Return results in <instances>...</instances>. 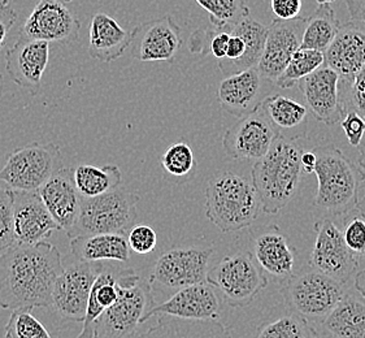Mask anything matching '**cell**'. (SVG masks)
Instances as JSON below:
<instances>
[{"mask_svg":"<svg viewBox=\"0 0 365 338\" xmlns=\"http://www.w3.org/2000/svg\"><path fill=\"white\" fill-rule=\"evenodd\" d=\"M63 270L60 251L47 241L16 242L0 251V307H51L52 290Z\"/></svg>","mask_w":365,"mask_h":338,"instance_id":"6da1fadb","label":"cell"},{"mask_svg":"<svg viewBox=\"0 0 365 338\" xmlns=\"http://www.w3.org/2000/svg\"><path fill=\"white\" fill-rule=\"evenodd\" d=\"M303 151L298 140L278 137L269 151L256 160L251 175L263 212H281L295 198L302 181Z\"/></svg>","mask_w":365,"mask_h":338,"instance_id":"7a4b0ae2","label":"cell"},{"mask_svg":"<svg viewBox=\"0 0 365 338\" xmlns=\"http://www.w3.org/2000/svg\"><path fill=\"white\" fill-rule=\"evenodd\" d=\"M314 151L317 158L314 173L319 183L314 206L336 216L354 211L358 206L360 185L365 180L364 170L336 146H320Z\"/></svg>","mask_w":365,"mask_h":338,"instance_id":"3957f363","label":"cell"},{"mask_svg":"<svg viewBox=\"0 0 365 338\" xmlns=\"http://www.w3.org/2000/svg\"><path fill=\"white\" fill-rule=\"evenodd\" d=\"M262 210L254 185L234 172L212 176L205 188V215L224 232L249 228Z\"/></svg>","mask_w":365,"mask_h":338,"instance_id":"277c9868","label":"cell"},{"mask_svg":"<svg viewBox=\"0 0 365 338\" xmlns=\"http://www.w3.org/2000/svg\"><path fill=\"white\" fill-rule=\"evenodd\" d=\"M138 202L137 194L121 188L94 198H82L78 217L66 235L69 240L101 233L128 235L138 219Z\"/></svg>","mask_w":365,"mask_h":338,"instance_id":"5b68a950","label":"cell"},{"mask_svg":"<svg viewBox=\"0 0 365 338\" xmlns=\"http://www.w3.org/2000/svg\"><path fill=\"white\" fill-rule=\"evenodd\" d=\"M279 292L292 314L307 322H322L347 293L346 285L312 268L284 280Z\"/></svg>","mask_w":365,"mask_h":338,"instance_id":"8992f818","label":"cell"},{"mask_svg":"<svg viewBox=\"0 0 365 338\" xmlns=\"http://www.w3.org/2000/svg\"><path fill=\"white\" fill-rule=\"evenodd\" d=\"M155 304L150 281L135 273L121 287L117 301L98 317L94 338H134Z\"/></svg>","mask_w":365,"mask_h":338,"instance_id":"52a82bcc","label":"cell"},{"mask_svg":"<svg viewBox=\"0 0 365 338\" xmlns=\"http://www.w3.org/2000/svg\"><path fill=\"white\" fill-rule=\"evenodd\" d=\"M207 282L216 287L233 309L252 303L268 285V277L249 251L222 257L207 273Z\"/></svg>","mask_w":365,"mask_h":338,"instance_id":"ba28073f","label":"cell"},{"mask_svg":"<svg viewBox=\"0 0 365 338\" xmlns=\"http://www.w3.org/2000/svg\"><path fill=\"white\" fill-rule=\"evenodd\" d=\"M61 168L63 156L58 146L52 142H31L8 155L0 169V183L12 190L38 191Z\"/></svg>","mask_w":365,"mask_h":338,"instance_id":"9c48e42d","label":"cell"},{"mask_svg":"<svg viewBox=\"0 0 365 338\" xmlns=\"http://www.w3.org/2000/svg\"><path fill=\"white\" fill-rule=\"evenodd\" d=\"M213 247H175L164 252L156 262L150 277L153 290H178L207 282Z\"/></svg>","mask_w":365,"mask_h":338,"instance_id":"30bf717a","label":"cell"},{"mask_svg":"<svg viewBox=\"0 0 365 338\" xmlns=\"http://www.w3.org/2000/svg\"><path fill=\"white\" fill-rule=\"evenodd\" d=\"M316 240L309 257V267L346 285L358 275L359 259L344 242L342 230L331 219L314 224Z\"/></svg>","mask_w":365,"mask_h":338,"instance_id":"8fae6325","label":"cell"},{"mask_svg":"<svg viewBox=\"0 0 365 338\" xmlns=\"http://www.w3.org/2000/svg\"><path fill=\"white\" fill-rule=\"evenodd\" d=\"M102 262H81L63 270L52 290L51 307L69 322L82 323L88 297L96 277L103 271Z\"/></svg>","mask_w":365,"mask_h":338,"instance_id":"7c38bea8","label":"cell"},{"mask_svg":"<svg viewBox=\"0 0 365 338\" xmlns=\"http://www.w3.org/2000/svg\"><path fill=\"white\" fill-rule=\"evenodd\" d=\"M307 17H297L292 20H278L268 26L263 53L257 64V71L264 80L277 81L285 71L292 55L302 47L303 31Z\"/></svg>","mask_w":365,"mask_h":338,"instance_id":"4fadbf2b","label":"cell"},{"mask_svg":"<svg viewBox=\"0 0 365 338\" xmlns=\"http://www.w3.org/2000/svg\"><path fill=\"white\" fill-rule=\"evenodd\" d=\"M80 29V21L63 3L39 0L24 22L21 36L47 43H71L78 39Z\"/></svg>","mask_w":365,"mask_h":338,"instance_id":"5bb4252c","label":"cell"},{"mask_svg":"<svg viewBox=\"0 0 365 338\" xmlns=\"http://www.w3.org/2000/svg\"><path fill=\"white\" fill-rule=\"evenodd\" d=\"M276 138L277 133L257 108L227 129L222 137V148L232 159L259 160L269 151Z\"/></svg>","mask_w":365,"mask_h":338,"instance_id":"9a60e30c","label":"cell"},{"mask_svg":"<svg viewBox=\"0 0 365 338\" xmlns=\"http://www.w3.org/2000/svg\"><path fill=\"white\" fill-rule=\"evenodd\" d=\"M222 311V297L217 289L208 282L178 289L175 295L155 307L146 315V322L153 317L169 315L186 320H219Z\"/></svg>","mask_w":365,"mask_h":338,"instance_id":"2e32d148","label":"cell"},{"mask_svg":"<svg viewBox=\"0 0 365 338\" xmlns=\"http://www.w3.org/2000/svg\"><path fill=\"white\" fill-rule=\"evenodd\" d=\"M339 81V74L331 68L322 66L298 82L308 111L325 126H336L344 116Z\"/></svg>","mask_w":365,"mask_h":338,"instance_id":"e0dca14e","label":"cell"},{"mask_svg":"<svg viewBox=\"0 0 365 338\" xmlns=\"http://www.w3.org/2000/svg\"><path fill=\"white\" fill-rule=\"evenodd\" d=\"M268 28L252 16L245 17L230 30L225 59L219 60V69L225 74L240 73L259 64Z\"/></svg>","mask_w":365,"mask_h":338,"instance_id":"ac0fdd59","label":"cell"},{"mask_svg":"<svg viewBox=\"0 0 365 338\" xmlns=\"http://www.w3.org/2000/svg\"><path fill=\"white\" fill-rule=\"evenodd\" d=\"M50 47L47 42L20 38L6 53V69L17 86L37 94L42 85L44 71L48 66Z\"/></svg>","mask_w":365,"mask_h":338,"instance_id":"d6986e66","label":"cell"},{"mask_svg":"<svg viewBox=\"0 0 365 338\" xmlns=\"http://www.w3.org/2000/svg\"><path fill=\"white\" fill-rule=\"evenodd\" d=\"M16 242L33 243L46 241L53 232L61 230L51 213L44 206L38 191L12 190Z\"/></svg>","mask_w":365,"mask_h":338,"instance_id":"ffe728a7","label":"cell"},{"mask_svg":"<svg viewBox=\"0 0 365 338\" xmlns=\"http://www.w3.org/2000/svg\"><path fill=\"white\" fill-rule=\"evenodd\" d=\"M264 80L257 68L229 74L217 88V99L229 115L241 118L257 110L263 102Z\"/></svg>","mask_w":365,"mask_h":338,"instance_id":"44dd1931","label":"cell"},{"mask_svg":"<svg viewBox=\"0 0 365 338\" xmlns=\"http://www.w3.org/2000/svg\"><path fill=\"white\" fill-rule=\"evenodd\" d=\"M325 66L350 81L365 66V30L358 22L341 24L336 37L324 52Z\"/></svg>","mask_w":365,"mask_h":338,"instance_id":"7402d4cb","label":"cell"},{"mask_svg":"<svg viewBox=\"0 0 365 338\" xmlns=\"http://www.w3.org/2000/svg\"><path fill=\"white\" fill-rule=\"evenodd\" d=\"M38 194L61 230L68 233L73 228L82 202L74 183L73 168L58 169L38 190Z\"/></svg>","mask_w":365,"mask_h":338,"instance_id":"603a6c76","label":"cell"},{"mask_svg":"<svg viewBox=\"0 0 365 338\" xmlns=\"http://www.w3.org/2000/svg\"><path fill=\"white\" fill-rule=\"evenodd\" d=\"M251 254L259 267L272 279L282 282L294 275L295 249L277 225H268L254 237Z\"/></svg>","mask_w":365,"mask_h":338,"instance_id":"cb8c5ba5","label":"cell"},{"mask_svg":"<svg viewBox=\"0 0 365 338\" xmlns=\"http://www.w3.org/2000/svg\"><path fill=\"white\" fill-rule=\"evenodd\" d=\"M135 31L137 36H140L137 56L143 63L170 61L175 59L183 43L181 28L172 16L139 25Z\"/></svg>","mask_w":365,"mask_h":338,"instance_id":"d4e9b609","label":"cell"},{"mask_svg":"<svg viewBox=\"0 0 365 338\" xmlns=\"http://www.w3.org/2000/svg\"><path fill=\"white\" fill-rule=\"evenodd\" d=\"M135 275L133 268L104 265L102 272L96 277L88 297L83 327L77 338H94V327L98 317L117 301L121 287Z\"/></svg>","mask_w":365,"mask_h":338,"instance_id":"484cf974","label":"cell"},{"mask_svg":"<svg viewBox=\"0 0 365 338\" xmlns=\"http://www.w3.org/2000/svg\"><path fill=\"white\" fill-rule=\"evenodd\" d=\"M88 30V53L102 63L121 58L135 39V29L125 30L115 19L103 12L93 16Z\"/></svg>","mask_w":365,"mask_h":338,"instance_id":"4316f807","label":"cell"},{"mask_svg":"<svg viewBox=\"0 0 365 338\" xmlns=\"http://www.w3.org/2000/svg\"><path fill=\"white\" fill-rule=\"evenodd\" d=\"M278 137L287 140H299L308 133L309 111L306 104L290 96L273 94L264 98L259 106Z\"/></svg>","mask_w":365,"mask_h":338,"instance_id":"83f0119b","label":"cell"},{"mask_svg":"<svg viewBox=\"0 0 365 338\" xmlns=\"http://www.w3.org/2000/svg\"><path fill=\"white\" fill-rule=\"evenodd\" d=\"M71 251L81 262H128L130 247L128 235L118 233L78 235L71 238Z\"/></svg>","mask_w":365,"mask_h":338,"instance_id":"f1b7e54d","label":"cell"},{"mask_svg":"<svg viewBox=\"0 0 365 338\" xmlns=\"http://www.w3.org/2000/svg\"><path fill=\"white\" fill-rule=\"evenodd\" d=\"M324 338H365V301L346 293L322 322Z\"/></svg>","mask_w":365,"mask_h":338,"instance_id":"f546056e","label":"cell"},{"mask_svg":"<svg viewBox=\"0 0 365 338\" xmlns=\"http://www.w3.org/2000/svg\"><path fill=\"white\" fill-rule=\"evenodd\" d=\"M137 338H233L219 320H186L159 315L158 322Z\"/></svg>","mask_w":365,"mask_h":338,"instance_id":"4dcf8cb0","label":"cell"},{"mask_svg":"<svg viewBox=\"0 0 365 338\" xmlns=\"http://www.w3.org/2000/svg\"><path fill=\"white\" fill-rule=\"evenodd\" d=\"M74 183L82 198H94L117 189L123 183L121 169L115 164L103 167L82 164L73 169Z\"/></svg>","mask_w":365,"mask_h":338,"instance_id":"1f68e13d","label":"cell"},{"mask_svg":"<svg viewBox=\"0 0 365 338\" xmlns=\"http://www.w3.org/2000/svg\"><path fill=\"white\" fill-rule=\"evenodd\" d=\"M341 22L330 4H320L312 15L307 17L302 38V48L325 52L336 37Z\"/></svg>","mask_w":365,"mask_h":338,"instance_id":"d6a6232c","label":"cell"},{"mask_svg":"<svg viewBox=\"0 0 365 338\" xmlns=\"http://www.w3.org/2000/svg\"><path fill=\"white\" fill-rule=\"evenodd\" d=\"M255 338H317V332L306 319L292 312L264 322Z\"/></svg>","mask_w":365,"mask_h":338,"instance_id":"836d02e7","label":"cell"},{"mask_svg":"<svg viewBox=\"0 0 365 338\" xmlns=\"http://www.w3.org/2000/svg\"><path fill=\"white\" fill-rule=\"evenodd\" d=\"M210 15L211 25L217 29L230 30L251 15L247 0H194Z\"/></svg>","mask_w":365,"mask_h":338,"instance_id":"e575fe53","label":"cell"},{"mask_svg":"<svg viewBox=\"0 0 365 338\" xmlns=\"http://www.w3.org/2000/svg\"><path fill=\"white\" fill-rule=\"evenodd\" d=\"M325 66L324 52L311 48H302L292 55V59L274 85L279 88H292L300 80Z\"/></svg>","mask_w":365,"mask_h":338,"instance_id":"d590c367","label":"cell"},{"mask_svg":"<svg viewBox=\"0 0 365 338\" xmlns=\"http://www.w3.org/2000/svg\"><path fill=\"white\" fill-rule=\"evenodd\" d=\"M160 163L161 167L169 176L175 178H186L190 176L197 167L194 151L185 142L173 143L161 156Z\"/></svg>","mask_w":365,"mask_h":338,"instance_id":"8d00e7d4","label":"cell"},{"mask_svg":"<svg viewBox=\"0 0 365 338\" xmlns=\"http://www.w3.org/2000/svg\"><path fill=\"white\" fill-rule=\"evenodd\" d=\"M4 338H53L43 324L31 314V309H14L7 325Z\"/></svg>","mask_w":365,"mask_h":338,"instance_id":"74e56055","label":"cell"},{"mask_svg":"<svg viewBox=\"0 0 365 338\" xmlns=\"http://www.w3.org/2000/svg\"><path fill=\"white\" fill-rule=\"evenodd\" d=\"M16 243L14 202L9 188L0 186V251Z\"/></svg>","mask_w":365,"mask_h":338,"instance_id":"f35d334b","label":"cell"},{"mask_svg":"<svg viewBox=\"0 0 365 338\" xmlns=\"http://www.w3.org/2000/svg\"><path fill=\"white\" fill-rule=\"evenodd\" d=\"M344 91L341 93L344 115L349 111H355L365 118V66L352 77L350 81H344Z\"/></svg>","mask_w":365,"mask_h":338,"instance_id":"ab89813d","label":"cell"},{"mask_svg":"<svg viewBox=\"0 0 365 338\" xmlns=\"http://www.w3.org/2000/svg\"><path fill=\"white\" fill-rule=\"evenodd\" d=\"M344 216H347L342 230L344 242L355 255H358L359 257H364L365 219L360 213L351 216V212H349Z\"/></svg>","mask_w":365,"mask_h":338,"instance_id":"60d3db41","label":"cell"},{"mask_svg":"<svg viewBox=\"0 0 365 338\" xmlns=\"http://www.w3.org/2000/svg\"><path fill=\"white\" fill-rule=\"evenodd\" d=\"M128 243L130 251L139 255H146L156 249L158 235L155 229L150 225H134L128 233Z\"/></svg>","mask_w":365,"mask_h":338,"instance_id":"b9f144b4","label":"cell"},{"mask_svg":"<svg viewBox=\"0 0 365 338\" xmlns=\"http://www.w3.org/2000/svg\"><path fill=\"white\" fill-rule=\"evenodd\" d=\"M341 126L352 148H359L365 134V118L355 111H349L341 120Z\"/></svg>","mask_w":365,"mask_h":338,"instance_id":"7bdbcfd3","label":"cell"},{"mask_svg":"<svg viewBox=\"0 0 365 338\" xmlns=\"http://www.w3.org/2000/svg\"><path fill=\"white\" fill-rule=\"evenodd\" d=\"M270 8L278 20H292L300 16L302 0H270Z\"/></svg>","mask_w":365,"mask_h":338,"instance_id":"ee69618b","label":"cell"},{"mask_svg":"<svg viewBox=\"0 0 365 338\" xmlns=\"http://www.w3.org/2000/svg\"><path fill=\"white\" fill-rule=\"evenodd\" d=\"M17 20V12L9 4L0 8V48L6 43L8 33Z\"/></svg>","mask_w":365,"mask_h":338,"instance_id":"f6af8a7d","label":"cell"},{"mask_svg":"<svg viewBox=\"0 0 365 338\" xmlns=\"http://www.w3.org/2000/svg\"><path fill=\"white\" fill-rule=\"evenodd\" d=\"M351 21L365 25V0H346Z\"/></svg>","mask_w":365,"mask_h":338,"instance_id":"bcb514c9","label":"cell"},{"mask_svg":"<svg viewBox=\"0 0 365 338\" xmlns=\"http://www.w3.org/2000/svg\"><path fill=\"white\" fill-rule=\"evenodd\" d=\"M317 162V158L314 154V150H309V151H303L302 158H300V163H302V169L304 173H314V165Z\"/></svg>","mask_w":365,"mask_h":338,"instance_id":"7dc6e473","label":"cell"},{"mask_svg":"<svg viewBox=\"0 0 365 338\" xmlns=\"http://www.w3.org/2000/svg\"><path fill=\"white\" fill-rule=\"evenodd\" d=\"M359 165L363 168V170L365 172V134L364 137H363V140L360 142V145H359Z\"/></svg>","mask_w":365,"mask_h":338,"instance_id":"c3c4849f","label":"cell"},{"mask_svg":"<svg viewBox=\"0 0 365 338\" xmlns=\"http://www.w3.org/2000/svg\"><path fill=\"white\" fill-rule=\"evenodd\" d=\"M355 287H356V290L359 292V295H361V298L365 301V285L364 284H361L360 281L358 280H355Z\"/></svg>","mask_w":365,"mask_h":338,"instance_id":"681fc988","label":"cell"},{"mask_svg":"<svg viewBox=\"0 0 365 338\" xmlns=\"http://www.w3.org/2000/svg\"><path fill=\"white\" fill-rule=\"evenodd\" d=\"M356 211L365 219V195L364 198L361 199V200H359Z\"/></svg>","mask_w":365,"mask_h":338,"instance_id":"f907efd6","label":"cell"},{"mask_svg":"<svg viewBox=\"0 0 365 338\" xmlns=\"http://www.w3.org/2000/svg\"><path fill=\"white\" fill-rule=\"evenodd\" d=\"M317 3H319V6L320 4H330V3H333V1H336V0H316Z\"/></svg>","mask_w":365,"mask_h":338,"instance_id":"816d5d0a","label":"cell"},{"mask_svg":"<svg viewBox=\"0 0 365 338\" xmlns=\"http://www.w3.org/2000/svg\"><path fill=\"white\" fill-rule=\"evenodd\" d=\"M8 3H9V0H0V8L6 7L8 6Z\"/></svg>","mask_w":365,"mask_h":338,"instance_id":"f5cc1de1","label":"cell"},{"mask_svg":"<svg viewBox=\"0 0 365 338\" xmlns=\"http://www.w3.org/2000/svg\"><path fill=\"white\" fill-rule=\"evenodd\" d=\"M55 1H60V3H71V1H73V0H55Z\"/></svg>","mask_w":365,"mask_h":338,"instance_id":"db71d44e","label":"cell"}]
</instances>
